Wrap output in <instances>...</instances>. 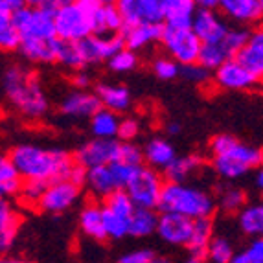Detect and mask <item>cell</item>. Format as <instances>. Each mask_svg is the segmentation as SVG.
<instances>
[{"label":"cell","mask_w":263,"mask_h":263,"mask_svg":"<svg viewBox=\"0 0 263 263\" xmlns=\"http://www.w3.org/2000/svg\"><path fill=\"white\" fill-rule=\"evenodd\" d=\"M79 53L85 65L100 61H110L118 52L125 48L122 35H90L78 43Z\"/></svg>","instance_id":"obj_11"},{"label":"cell","mask_w":263,"mask_h":263,"mask_svg":"<svg viewBox=\"0 0 263 263\" xmlns=\"http://www.w3.org/2000/svg\"><path fill=\"white\" fill-rule=\"evenodd\" d=\"M219 9L237 22H256L263 17L261 0H223Z\"/></svg>","instance_id":"obj_22"},{"label":"cell","mask_w":263,"mask_h":263,"mask_svg":"<svg viewBox=\"0 0 263 263\" xmlns=\"http://www.w3.org/2000/svg\"><path fill=\"white\" fill-rule=\"evenodd\" d=\"M249 254L250 261L252 263H263V237H258L254 241L250 243V247L245 250Z\"/></svg>","instance_id":"obj_49"},{"label":"cell","mask_w":263,"mask_h":263,"mask_svg":"<svg viewBox=\"0 0 263 263\" xmlns=\"http://www.w3.org/2000/svg\"><path fill=\"white\" fill-rule=\"evenodd\" d=\"M136 63H138V57H136V53L133 52V50L123 48L122 52H118L116 55L112 57V59H110L109 66L112 68L114 72H129V70H133V68H135Z\"/></svg>","instance_id":"obj_43"},{"label":"cell","mask_w":263,"mask_h":263,"mask_svg":"<svg viewBox=\"0 0 263 263\" xmlns=\"http://www.w3.org/2000/svg\"><path fill=\"white\" fill-rule=\"evenodd\" d=\"M140 131V125L135 118H123L120 122V131H118V140L120 142H131L133 138H136Z\"/></svg>","instance_id":"obj_46"},{"label":"cell","mask_w":263,"mask_h":263,"mask_svg":"<svg viewBox=\"0 0 263 263\" xmlns=\"http://www.w3.org/2000/svg\"><path fill=\"white\" fill-rule=\"evenodd\" d=\"M120 13L125 26L164 24V0H120Z\"/></svg>","instance_id":"obj_9"},{"label":"cell","mask_w":263,"mask_h":263,"mask_svg":"<svg viewBox=\"0 0 263 263\" xmlns=\"http://www.w3.org/2000/svg\"><path fill=\"white\" fill-rule=\"evenodd\" d=\"M214 79L221 88H227V90H247V88H252L259 81L237 59H230L223 66H219L215 70Z\"/></svg>","instance_id":"obj_12"},{"label":"cell","mask_w":263,"mask_h":263,"mask_svg":"<svg viewBox=\"0 0 263 263\" xmlns=\"http://www.w3.org/2000/svg\"><path fill=\"white\" fill-rule=\"evenodd\" d=\"M164 186L166 184L162 182V177L158 175L153 167L142 166L135 171L125 192L129 193L136 208L153 210V208H158Z\"/></svg>","instance_id":"obj_6"},{"label":"cell","mask_w":263,"mask_h":263,"mask_svg":"<svg viewBox=\"0 0 263 263\" xmlns=\"http://www.w3.org/2000/svg\"><path fill=\"white\" fill-rule=\"evenodd\" d=\"M153 72L158 76L160 79H173L175 76L180 74L179 63L166 59V57H160L153 63Z\"/></svg>","instance_id":"obj_44"},{"label":"cell","mask_w":263,"mask_h":263,"mask_svg":"<svg viewBox=\"0 0 263 263\" xmlns=\"http://www.w3.org/2000/svg\"><path fill=\"white\" fill-rule=\"evenodd\" d=\"M184 263H204V261H201V259H193V258H190V259H186Z\"/></svg>","instance_id":"obj_59"},{"label":"cell","mask_w":263,"mask_h":263,"mask_svg":"<svg viewBox=\"0 0 263 263\" xmlns=\"http://www.w3.org/2000/svg\"><path fill=\"white\" fill-rule=\"evenodd\" d=\"M57 61L63 63L68 68H83L85 63L81 59V53H79L78 43H65V41H59V50H57Z\"/></svg>","instance_id":"obj_36"},{"label":"cell","mask_w":263,"mask_h":263,"mask_svg":"<svg viewBox=\"0 0 263 263\" xmlns=\"http://www.w3.org/2000/svg\"><path fill=\"white\" fill-rule=\"evenodd\" d=\"M234 250L230 241H227L224 237H214V241L208 250V258L212 263H230L234 258Z\"/></svg>","instance_id":"obj_38"},{"label":"cell","mask_w":263,"mask_h":263,"mask_svg":"<svg viewBox=\"0 0 263 263\" xmlns=\"http://www.w3.org/2000/svg\"><path fill=\"white\" fill-rule=\"evenodd\" d=\"M87 186L90 188V192L96 193L98 197H109L110 193L118 192L120 190L110 164L109 166H101V167H94V170H88Z\"/></svg>","instance_id":"obj_25"},{"label":"cell","mask_w":263,"mask_h":263,"mask_svg":"<svg viewBox=\"0 0 263 263\" xmlns=\"http://www.w3.org/2000/svg\"><path fill=\"white\" fill-rule=\"evenodd\" d=\"M79 224H81L85 236L92 237L96 241H105L109 237L105 230V223H103V208L98 206L96 202H90L83 208V212L79 215Z\"/></svg>","instance_id":"obj_24"},{"label":"cell","mask_w":263,"mask_h":263,"mask_svg":"<svg viewBox=\"0 0 263 263\" xmlns=\"http://www.w3.org/2000/svg\"><path fill=\"white\" fill-rule=\"evenodd\" d=\"M144 158L145 162L149 164V167H162L166 170L173 160H175V149L173 145L170 144L164 138H153L149 140V144L145 145L144 149Z\"/></svg>","instance_id":"obj_27"},{"label":"cell","mask_w":263,"mask_h":263,"mask_svg":"<svg viewBox=\"0 0 263 263\" xmlns=\"http://www.w3.org/2000/svg\"><path fill=\"white\" fill-rule=\"evenodd\" d=\"M155 258V254L151 250H133L129 254L122 256L118 259V263H151Z\"/></svg>","instance_id":"obj_48"},{"label":"cell","mask_w":263,"mask_h":263,"mask_svg":"<svg viewBox=\"0 0 263 263\" xmlns=\"http://www.w3.org/2000/svg\"><path fill=\"white\" fill-rule=\"evenodd\" d=\"M256 184H258L259 190H263V166L258 170V173H256Z\"/></svg>","instance_id":"obj_55"},{"label":"cell","mask_w":263,"mask_h":263,"mask_svg":"<svg viewBox=\"0 0 263 263\" xmlns=\"http://www.w3.org/2000/svg\"><path fill=\"white\" fill-rule=\"evenodd\" d=\"M236 138L232 135H217L212 138L210 142V151H212V157H217V155H223L224 151H228L236 144Z\"/></svg>","instance_id":"obj_47"},{"label":"cell","mask_w":263,"mask_h":263,"mask_svg":"<svg viewBox=\"0 0 263 263\" xmlns=\"http://www.w3.org/2000/svg\"><path fill=\"white\" fill-rule=\"evenodd\" d=\"M263 166V151L250 147L241 142L230 147L228 151H224L223 155L214 157V170L219 173L223 179H239L245 173H249L250 170Z\"/></svg>","instance_id":"obj_4"},{"label":"cell","mask_w":263,"mask_h":263,"mask_svg":"<svg viewBox=\"0 0 263 263\" xmlns=\"http://www.w3.org/2000/svg\"><path fill=\"white\" fill-rule=\"evenodd\" d=\"M158 228V215L153 210L136 208L133 217L129 219V236L133 237H145L157 232Z\"/></svg>","instance_id":"obj_31"},{"label":"cell","mask_w":263,"mask_h":263,"mask_svg":"<svg viewBox=\"0 0 263 263\" xmlns=\"http://www.w3.org/2000/svg\"><path fill=\"white\" fill-rule=\"evenodd\" d=\"M197 8L208 9V11H217L221 8V2H217V0H201V2H197Z\"/></svg>","instance_id":"obj_53"},{"label":"cell","mask_w":263,"mask_h":263,"mask_svg":"<svg viewBox=\"0 0 263 263\" xmlns=\"http://www.w3.org/2000/svg\"><path fill=\"white\" fill-rule=\"evenodd\" d=\"M167 131H170L171 135H177V133L180 131V129H179V125H177V123H171L170 127H167Z\"/></svg>","instance_id":"obj_58"},{"label":"cell","mask_w":263,"mask_h":263,"mask_svg":"<svg viewBox=\"0 0 263 263\" xmlns=\"http://www.w3.org/2000/svg\"><path fill=\"white\" fill-rule=\"evenodd\" d=\"M50 182H43V180H24V186H22L21 199L26 204H37L39 206L41 199H43L44 192L48 190Z\"/></svg>","instance_id":"obj_40"},{"label":"cell","mask_w":263,"mask_h":263,"mask_svg":"<svg viewBox=\"0 0 263 263\" xmlns=\"http://www.w3.org/2000/svg\"><path fill=\"white\" fill-rule=\"evenodd\" d=\"M230 263H252V261H250V258H249V254H247V252H239V254L234 256Z\"/></svg>","instance_id":"obj_54"},{"label":"cell","mask_w":263,"mask_h":263,"mask_svg":"<svg viewBox=\"0 0 263 263\" xmlns=\"http://www.w3.org/2000/svg\"><path fill=\"white\" fill-rule=\"evenodd\" d=\"M180 74L184 76L188 81H192V83H206L208 78H210V70H206L202 65H190V66H182V70H180Z\"/></svg>","instance_id":"obj_45"},{"label":"cell","mask_w":263,"mask_h":263,"mask_svg":"<svg viewBox=\"0 0 263 263\" xmlns=\"http://www.w3.org/2000/svg\"><path fill=\"white\" fill-rule=\"evenodd\" d=\"M120 122L116 112L107 109H101L90 118V129H92L94 136L101 138V140H116L120 131Z\"/></svg>","instance_id":"obj_29"},{"label":"cell","mask_w":263,"mask_h":263,"mask_svg":"<svg viewBox=\"0 0 263 263\" xmlns=\"http://www.w3.org/2000/svg\"><path fill=\"white\" fill-rule=\"evenodd\" d=\"M2 263H31V261H26V259H17V258H11V259H2Z\"/></svg>","instance_id":"obj_57"},{"label":"cell","mask_w":263,"mask_h":263,"mask_svg":"<svg viewBox=\"0 0 263 263\" xmlns=\"http://www.w3.org/2000/svg\"><path fill=\"white\" fill-rule=\"evenodd\" d=\"M101 109L103 105L96 92H87V90L68 94L61 103V112L70 118H92Z\"/></svg>","instance_id":"obj_16"},{"label":"cell","mask_w":263,"mask_h":263,"mask_svg":"<svg viewBox=\"0 0 263 263\" xmlns=\"http://www.w3.org/2000/svg\"><path fill=\"white\" fill-rule=\"evenodd\" d=\"M103 223H105L107 236L120 239L123 236H129V219H123L120 215H114L103 208Z\"/></svg>","instance_id":"obj_39"},{"label":"cell","mask_w":263,"mask_h":263,"mask_svg":"<svg viewBox=\"0 0 263 263\" xmlns=\"http://www.w3.org/2000/svg\"><path fill=\"white\" fill-rule=\"evenodd\" d=\"M151 263H173V261L170 258H164V256H155Z\"/></svg>","instance_id":"obj_56"},{"label":"cell","mask_w":263,"mask_h":263,"mask_svg":"<svg viewBox=\"0 0 263 263\" xmlns=\"http://www.w3.org/2000/svg\"><path fill=\"white\" fill-rule=\"evenodd\" d=\"M22 186H24V179L13 164V160L9 157H2L0 160V193L4 197L21 195Z\"/></svg>","instance_id":"obj_28"},{"label":"cell","mask_w":263,"mask_h":263,"mask_svg":"<svg viewBox=\"0 0 263 263\" xmlns=\"http://www.w3.org/2000/svg\"><path fill=\"white\" fill-rule=\"evenodd\" d=\"M78 186L72 184L70 180H57V182H52L48 190L44 192L39 208L43 212H50V214H61V212L68 210L78 201Z\"/></svg>","instance_id":"obj_13"},{"label":"cell","mask_w":263,"mask_h":263,"mask_svg":"<svg viewBox=\"0 0 263 263\" xmlns=\"http://www.w3.org/2000/svg\"><path fill=\"white\" fill-rule=\"evenodd\" d=\"M120 153V140H101L94 138L83 147H79L76 153V164L83 166L85 170H94V167L109 166V164L118 160Z\"/></svg>","instance_id":"obj_10"},{"label":"cell","mask_w":263,"mask_h":263,"mask_svg":"<svg viewBox=\"0 0 263 263\" xmlns=\"http://www.w3.org/2000/svg\"><path fill=\"white\" fill-rule=\"evenodd\" d=\"M249 39H250V31L241 30V28H234V30L228 31V35L223 39V43L228 48V52L232 53L234 57H237L241 53V50L249 44Z\"/></svg>","instance_id":"obj_42"},{"label":"cell","mask_w":263,"mask_h":263,"mask_svg":"<svg viewBox=\"0 0 263 263\" xmlns=\"http://www.w3.org/2000/svg\"><path fill=\"white\" fill-rule=\"evenodd\" d=\"M239 227L249 236L263 237V204H250L239 212Z\"/></svg>","instance_id":"obj_33"},{"label":"cell","mask_w":263,"mask_h":263,"mask_svg":"<svg viewBox=\"0 0 263 263\" xmlns=\"http://www.w3.org/2000/svg\"><path fill=\"white\" fill-rule=\"evenodd\" d=\"M18 224H21V215L11 208L8 201L0 202V250L2 252L11 247L17 236Z\"/></svg>","instance_id":"obj_26"},{"label":"cell","mask_w":263,"mask_h":263,"mask_svg":"<svg viewBox=\"0 0 263 263\" xmlns=\"http://www.w3.org/2000/svg\"><path fill=\"white\" fill-rule=\"evenodd\" d=\"M8 157L13 160L24 180H43L50 184L66 180L76 166V160L65 151L43 149L31 144L15 145Z\"/></svg>","instance_id":"obj_1"},{"label":"cell","mask_w":263,"mask_h":263,"mask_svg":"<svg viewBox=\"0 0 263 263\" xmlns=\"http://www.w3.org/2000/svg\"><path fill=\"white\" fill-rule=\"evenodd\" d=\"M2 87L11 107L24 118L39 120L48 110V100L35 72L21 65L9 66L2 76Z\"/></svg>","instance_id":"obj_2"},{"label":"cell","mask_w":263,"mask_h":263,"mask_svg":"<svg viewBox=\"0 0 263 263\" xmlns=\"http://www.w3.org/2000/svg\"><path fill=\"white\" fill-rule=\"evenodd\" d=\"M193 31L201 39L202 44L221 43L228 35L227 22L219 17L217 11H208V9H197L195 18H193Z\"/></svg>","instance_id":"obj_15"},{"label":"cell","mask_w":263,"mask_h":263,"mask_svg":"<svg viewBox=\"0 0 263 263\" xmlns=\"http://www.w3.org/2000/svg\"><path fill=\"white\" fill-rule=\"evenodd\" d=\"M96 96L100 98L103 109L112 110V112H123L131 105L129 90L125 87H118V85L100 83L96 87Z\"/></svg>","instance_id":"obj_23"},{"label":"cell","mask_w":263,"mask_h":263,"mask_svg":"<svg viewBox=\"0 0 263 263\" xmlns=\"http://www.w3.org/2000/svg\"><path fill=\"white\" fill-rule=\"evenodd\" d=\"M18 50L30 61L53 63L57 61L59 39H22Z\"/></svg>","instance_id":"obj_21"},{"label":"cell","mask_w":263,"mask_h":263,"mask_svg":"<svg viewBox=\"0 0 263 263\" xmlns=\"http://www.w3.org/2000/svg\"><path fill=\"white\" fill-rule=\"evenodd\" d=\"M11 18L22 39H57L55 15L41 9L33 2L17 11Z\"/></svg>","instance_id":"obj_7"},{"label":"cell","mask_w":263,"mask_h":263,"mask_svg":"<svg viewBox=\"0 0 263 263\" xmlns=\"http://www.w3.org/2000/svg\"><path fill=\"white\" fill-rule=\"evenodd\" d=\"M230 59H236L232 53L228 52L224 43H214V44H202L201 57H199V65H202L206 70H217Z\"/></svg>","instance_id":"obj_32"},{"label":"cell","mask_w":263,"mask_h":263,"mask_svg":"<svg viewBox=\"0 0 263 263\" xmlns=\"http://www.w3.org/2000/svg\"><path fill=\"white\" fill-rule=\"evenodd\" d=\"M26 2L24 0H2L0 2V13H8L13 17L17 11H21L22 8H26Z\"/></svg>","instance_id":"obj_51"},{"label":"cell","mask_w":263,"mask_h":263,"mask_svg":"<svg viewBox=\"0 0 263 263\" xmlns=\"http://www.w3.org/2000/svg\"><path fill=\"white\" fill-rule=\"evenodd\" d=\"M87 175H88V170H85L83 166L76 164V166L72 167L70 175H68V179H66V180H70L72 184H76L78 188H81V186L87 182Z\"/></svg>","instance_id":"obj_50"},{"label":"cell","mask_w":263,"mask_h":263,"mask_svg":"<svg viewBox=\"0 0 263 263\" xmlns=\"http://www.w3.org/2000/svg\"><path fill=\"white\" fill-rule=\"evenodd\" d=\"M164 24L170 30H192L197 13V2L193 0H164Z\"/></svg>","instance_id":"obj_17"},{"label":"cell","mask_w":263,"mask_h":263,"mask_svg":"<svg viewBox=\"0 0 263 263\" xmlns=\"http://www.w3.org/2000/svg\"><path fill=\"white\" fill-rule=\"evenodd\" d=\"M212 241H214V223H212V219H199L193 223L192 239H190L186 249H188L193 259L204 261V258H208Z\"/></svg>","instance_id":"obj_20"},{"label":"cell","mask_w":263,"mask_h":263,"mask_svg":"<svg viewBox=\"0 0 263 263\" xmlns=\"http://www.w3.org/2000/svg\"><path fill=\"white\" fill-rule=\"evenodd\" d=\"M103 208L107 212H110V214L120 215L123 219H131L136 210L135 202H133V199L129 197V193L125 190H118V192L110 193L109 197H105Z\"/></svg>","instance_id":"obj_34"},{"label":"cell","mask_w":263,"mask_h":263,"mask_svg":"<svg viewBox=\"0 0 263 263\" xmlns=\"http://www.w3.org/2000/svg\"><path fill=\"white\" fill-rule=\"evenodd\" d=\"M118 160L131 167H142L145 158H144V151L138 145L131 144V142H120Z\"/></svg>","instance_id":"obj_41"},{"label":"cell","mask_w":263,"mask_h":263,"mask_svg":"<svg viewBox=\"0 0 263 263\" xmlns=\"http://www.w3.org/2000/svg\"><path fill=\"white\" fill-rule=\"evenodd\" d=\"M214 208V199L206 192L188 184H173V182H166L162 197L158 202V210L162 214H179L192 221L210 219Z\"/></svg>","instance_id":"obj_3"},{"label":"cell","mask_w":263,"mask_h":263,"mask_svg":"<svg viewBox=\"0 0 263 263\" xmlns=\"http://www.w3.org/2000/svg\"><path fill=\"white\" fill-rule=\"evenodd\" d=\"M261 9H263V0H261Z\"/></svg>","instance_id":"obj_60"},{"label":"cell","mask_w":263,"mask_h":263,"mask_svg":"<svg viewBox=\"0 0 263 263\" xmlns=\"http://www.w3.org/2000/svg\"><path fill=\"white\" fill-rule=\"evenodd\" d=\"M55 33L57 39L65 41V43H79V41L94 35L90 17L81 8L79 0L76 2L63 0L61 2V8L55 15Z\"/></svg>","instance_id":"obj_5"},{"label":"cell","mask_w":263,"mask_h":263,"mask_svg":"<svg viewBox=\"0 0 263 263\" xmlns=\"http://www.w3.org/2000/svg\"><path fill=\"white\" fill-rule=\"evenodd\" d=\"M202 166V158L195 157H177L170 166L164 170V177L167 182L173 184H184V180L192 175L193 171H197Z\"/></svg>","instance_id":"obj_30"},{"label":"cell","mask_w":263,"mask_h":263,"mask_svg":"<svg viewBox=\"0 0 263 263\" xmlns=\"http://www.w3.org/2000/svg\"><path fill=\"white\" fill-rule=\"evenodd\" d=\"M166 24H140V26H125L122 30V39L127 50H140L155 41H162Z\"/></svg>","instance_id":"obj_18"},{"label":"cell","mask_w":263,"mask_h":263,"mask_svg":"<svg viewBox=\"0 0 263 263\" xmlns=\"http://www.w3.org/2000/svg\"><path fill=\"white\" fill-rule=\"evenodd\" d=\"M247 202V195L243 190L239 188H228L223 192L219 199V206L223 208L224 212L232 214V212H241L245 208Z\"/></svg>","instance_id":"obj_37"},{"label":"cell","mask_w":263,"mask_h":263,"mask_svg":"<svg viewBox=\"0 0 263 263\" xmlns=\"http://www.w3.org/2000/svg\"><path fill=\"white\" fill-rule=\"evenodd\" d=\"M162 44L166 46L167 53L173 55V61L180 63L182 66L199 63L202 43L193 30H170V28H166Z\"/></svg>","instance_id":"obj_8"},{"label":"cell","mask_w":263,"mask_h":263,"mask_svg":"<svg viewBox=\"0 0 263 263\" xmlns=\"http://www.w3.org/2000/svg\"><path fill=\"white\" fill-rule=\"evenodd\" d=\"M193 223L195 221L188 219L184 215L179 214H160L158 215V236L170 245H184L188 247L192 239Z\"/></svg>","instance_id":"obj_14"},{"label":"cell","mask_w":263,"mask_h":263,"mask_svg":"<svg viewBox=\"0 0 263 263\" xmlns=\"http://www.w3.org/2000/svg\"><path fill=\"white\" fill-rule=\"evenodd\" d=\"M22 37L21 31L13 24V18L8 13H0V46L6 52L21 48Z\"/></svg>","instance_id":"obj_35"},{"label":"cell","mask_w":263,"mask_h":263,"mask_svg":"<svg viewBox=\"0 0 263 263\" xmlns=\"http://www.w3.org/2000/svg\"><path fill=\"white\" fill-rule=\"evenodd\" d=\"M72 81H74V85L78 88H87L88 85H90V78H88L85 72H78V74L74 76V79H72Z\"/></svg>","instance_id":"obj_52"},{"label":"cell","mask_w":263,"mask_h":263,"mask_svg":"<svg viewBox=\"0 0 263 263\" xmlns=\"http://www.w3.org/2000/svg\"><path fill=\"white\" fill-rule=\"evenodd\" d=\"M236 59L245 65L258 79L263 78V24H259L254 31H250L249 44Z\"/></svg>","instance_id":"obj_19"}]
</instances>
